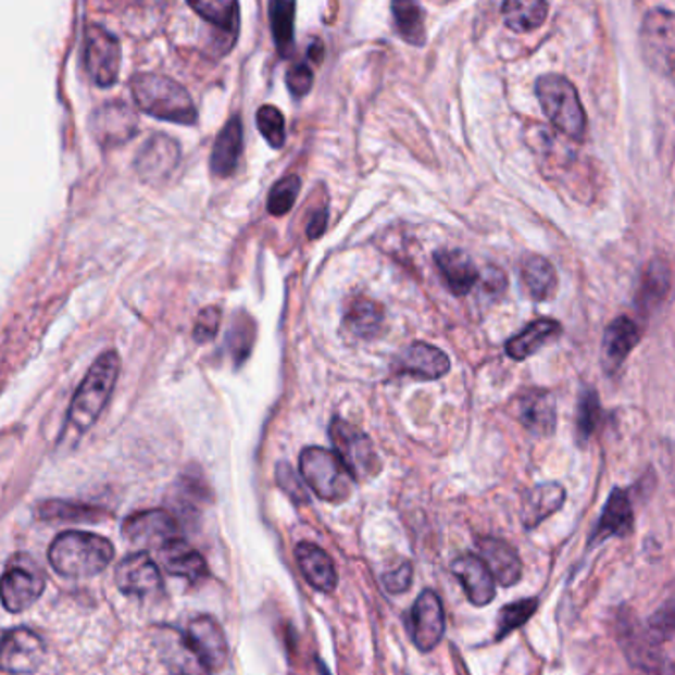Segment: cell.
<instances>
[{"instance_id":"cell-48","label":"cell","mask_w":675,"mask_h":675,"mask_svg":"<svg viewBox=\"0 0 675 675\" xmlns=\"http://www.w3.org/2000/svg\"><path fill=\"white\" fill-rule=\"evenodd\" d=\"M483 280L484 290L490 292V295H502L505 289V275L500 268H488L484 275H480Z\"/></svg>"},{"instance_id":"cell-2","label":"cell","mask_w":675,"mask_h":675,"mask_svg":"<svg viewBox=\"0 0 675 675\" xmlns=\"http://www.w3.org/2000/svg\"><path fill=\"white\" fill-rule=\"evenodd\" d=\"M115 549L105 537L87 532H65L50 547V563L67 579H86L99 575L113 561Z\"/></svg>"},{"instance_id":"cell-33","label":"cell","mask_w":675,"mask_h":675,"mask_svg":"<svg viewBox=\"0 0 675 675\" xmlns=\"http://www.w3.org/2000/svg\"><path fill=\"white\" fill-rule=\"evenodd\" d=\"M188 7L205 22L214 24L220 33L229 34L234 40L239 33V4L237 0H188Z\"/></svg>"},{"instance_id":"cell-41","label":"cell","mask_w":675,"mask_h":675,"mask_svg":"<svg viewBox=\"0 0 675 675\" xmlns=\"http://www.w3.org/2000/svg\"><path fill=\"white\" fill-rule=\"evenodd\" d=\"M600 403L595 389H585L580 393L577 409V435L580 440H589L599 427Z\"/></svg>"},{"instance_id":"cell-13","label":"cell","mask_w":675,"mask_h":675,"mask_svg":"<svg viewBox=\"0 0 675 675\" xmlns=\"http://www.w3.org/2000/svg\"><path fill=\"white\" fill-rule=\"evenodd\" d=\"M123 534L130 543L142 549H161L171 539L180 537V527L171 512L147 510L127 517V522L123 524Z\"/></svg>"},{"instance_id":"cell-4","label":"cell","mask_w":675,"mask_h":675,"mask_svg":"<svg viewBox=\"0 0 675 675\" xmlns=\"http://www.w3.org/2000/svg\"><path fill=\"white\" fill-rule=\"evenodd\" d=\"M537 99L551 125L568 139L585 140L587 113L575 86L563 75L549 74L536 84Z\"/></svg>"},{"instance_id":"cell-38","label":"cell","mask_w":675,"mask_h":675,"mask_svg":"<svg viewBox=\"0 0 675 675\" xmlns=\"http://www.w3.org/2000/svg\"><path fill=\"white\" fill-rule=\"evenodd\" d=\"M537 607H539V600L534 599V597L532 599L515 600V602L505 604L504 609L500 611V616H498V634H496V638L502 640L508 634L522 628L525 622L536 614Z\"/></svg>"},{"instance_id":"cell-32","label":"cell","mask_w":675,"mask_h":675,"mask_svg":"<svg viewBox=\"0 0 675 675\" xmlns=\"http://www.w3.org/2000/svg\"><path fill=\"white\" fill-rule=\"evenodd\" d=\"M547 0H505L502 7L505 26L514 33H532L547 21Z\"/></svg>"},{"instance_id":"cell-20","label":"cell","mask_w":675,"mask_h":675,"mask_svg":"<svg viewBox=\"0 0 675 675\" xmlns=\"http://www.w3.org/2000/svg\"><path fill=\"white\" fill-rule=\"evenodd\" d=\"M478 555L490 568L496 583H500L502 587H514L515 583L522 579V573H524L522 559L514 547L504 539H496V537L478 539Z\"/></svg>"},{"instance_id":"cell-23","label":"cell","mask_w":675,"mask_h":675,"mask_svg":"<svg viewBox=\"0 0 675 675\" xmlns=\"http://www.w3.org/2000/svg\"><path fill=\"white\" fill-rule=\"evenodd\" d=\"M520 421L534 435H553L558 425V405L553 396L546 389H529L520 399Z\"/></svg>"},{"instance_id":"cell-46","label":"cell","mask_w":675,"mask_h":675,"mask_svg":"<svg viewBox=\"0 0 675 675\" xmlns=\"http://www.w3.org/2000/svg\"><path fill=\"white\" fill-rule=\"evenodd\" d=\"M312 84H314V74L307 64L292 65L287 72V86L295 97L307 96L311 91Z\"/></svg>"},{"instance_id":"cell-37","label":"cell","mask_w":675,"mask_h":675,"mask_svg":"<svg viewBox=\"0 0 675 675\" xmlns=\"http://www.w3.org/2000/svg\"><path fill=\"white\" fill-rule=\"evenodd\" d=\"M255 336H258V324L253 321V316L247 314L246 311L237 312L232 321V328L227 333V350L236 365L243 364L249 358L255 346Z\"/></svg>"},{"instance_id":"cell-17","label":"cell","mask_w":675,"mask_h":675,"mask_svg":"<svg viewBox=\"0 0 675 675\" xmlns=\"http://www.w3.org/2000/svg\"><path fill=\"white\" fill-rule=\"evenodd\" d=\"M452 575L461 580L462 589L474 607H486L496 597V579L480 555H461L452 561Z\"/></svg>"},{"instance_id":"cell-35","label":"cell","mask_w":675,"mask_h":675,"mask_svg":"<svg viewBox=\"0 0 675 675\" xmlns=\"http://www.w3.org/2000/svg\"><path fill=\"white\" fill-rule=\"evenodd\" d=\"M397 33L413 46L425 43V22L418 0H391Z\"/></svg>"},{"instance_id":"cell-1","label":"cell","mask_w":675,"mask_h":675,"mask_svg":"<svg viewBox=\"0 0 675 675\" xmlns=\"http://www.w3.org/2000/svg\"><path fill=\"white\" fill-rule=\"evenodd\" d=\"M118 367L121 362L115 352H105L97 358L70 405L60 447H74L75 442H79L103 413V409L108 408L117 384Z\"/></svg>"},{"instance_id":"cell-24","label":"cell","mask_w":675,"mask_h":675,"mask_svg":"<svg viewBox=\"0 0 675 675\" xmlns=\"http://www.w3.org/2000/svg\"><path fill=\"white\" fill-rule=\"evenodd\" d=\"M157 551H159L162 567L166 568V573H171L174 577H183L190 583H198V580L208 577V565H205L204 558L180 537L171 539L168 543H164Z\"/></svg>"},{"instance_id":"cell-16","label":"cell","mask_w":675,"mask_h":675,"mask_svg":"<svg viewBox=\"0 0 675 675\" xmlns=\"http://www.w3.org/2000/svg\"><path fill=\"white\" fill-rule=\"evenodd\" d=\"M115 580L121 592L140 599L162 589L161 568L145 551L123 559L115 571Z\"/></svg>"},{"instance_id":"cell-21","label":"cell","mask_w":675,"mask_h":675,"mask_svg":"<svg viewBox=\"0 0 675 675\" xmlns=\"http://www.w3.org/2000/svg\"><path fill=\"white\" fill-rule=\"evenodd\" d=\"M297 563H299L302 577L309 580L312 589L321 592H333L338 585V573L334 567V561L322 547L311 541H302L295 549Z\"/></svg>"},{"instance_id":"cell-49","label":"cell","mask_w":675,"mask_h":675,"mask_svg":"<svg viewBox=\"0 0 675 675\" xmlns=\"http://www.w3.org/2000/svg\"><path fill=\"white\" fill-rule=\"evenodd\" d=\"M326 222H328V212H326V208L316 210V212L311 215L309 224H307V236H309V239H318V237L324 234V229H326Z\"/></svg>"},{"instance_id":"cell-9","label":"cell","mask_w":675,"mask_h":675,"mask_svg":"<svg viewBox=\"0 0 675 675\" xmlns=\"http://www.w3.org/2000/svg\"><path fill=\"white\" fill-rule=\"evenodd\" d=\"M43 589L46 579L40 568L36 567L33 561L22 565L18 558L12 561L11 567L4 571L0 579V600L7 611L16 614L30 609L34 602L42 597Z\"/></svg>"},{"instance_id":"cell-19","label":"cell","mask_w":675,"mask_h":675,"mask_svg":"<svg viewBox=\"0 0 675 675\" xmlns=\"http://www.w3.org/2000/svg\"><path fill=\"white\" fill-rule=\"evenodd\" d=\"M633 527L634 512L630 498L621 488H614L600 514L599 524L590 534V547L600 546L611 537H626L633 532Z\"/></svg>"},{"instance_id":"cell-43","label":"cell","mask_w":675,"mask_h":675,"mask_svg":"<svg viewBox=\"0 0 675 675\" xmlns=\"http://www.w3.org/2000/svg\"><path fill=\"white\" fill-rule=\"evenodd\" d=\"M275 476H277V484L280 486V490L287 493L289 498H292L297 504L309 502V493H307V488H304V480H300L297 472L292 471L287 462H279L277 464Z\"/></svg>"},{"instance_id":"cell-12","label":"cell","mask_w":675,"mask_h":675,"mask_svg":"<svg viewBox=\"0 0 675 675\" xmlns=\"http://www.w3.org/2000/svg\"><path fill=\"white\" fill-rule=\"evenodd\" d=\"M445 609L435 590H423L411 609V638L421 652H430L445 636Z\"/></svg>"},{"instance_id":"cell-39","label":"cell","mask_w":675,"mask_h":675,"mask_svg":"<svg viewBox=\"0 0 675 675\" xmlns=\"http://www.w3.org/2000/svg\"><path fill=\"white\" fill-rule=\"evenodd\" d=\"M648 634L652 636L654 642H667L675 638V589L672 595L655 609L654 614L646 622Z\"/></svg>"},{"instance_id":"cell-29","label":"cell","mask_w":675,"mask_h":675,"mask_svg":"<svg viewBox=\"0 0 675 675\" xmlns=\"http://www.w3.org/2000/svg\"><path fill=\"white\" fill-rule=\"evenodd\" d=\"M565 502V490L561 484H539L525 493L522 505V522L525 529H534L541 522H546L549 515L555 514Z\"/></svg>"},{"instance_id":"cell-11","label":"cell","mask_w":675,"mask_h":675,"mask_svg":"<svg viewBox=\"0 0 675 675\" xmlns=\"http://www.w3.org/2000/svg\"><path fill=\"white\" fill-rule=\"evenodd\" d=\"M46 646L28 628H14L0 640V670L7 674H30L42 664Z\"/></svg>"},{"instance_id":"cell-36","label":"cell","mask_w":675,"mask_h":675,"mask_svg":"<svg viewBox=\"0 0 675 675\" xmlns=\"http://www.w3.org/2000/svg\"><path fill=\"white\" fill-rule=\"evenodd\" d=\"M295 11H297V0H271L268 4L271 30H273V38L279 48L280 55H289L292 50Z\"/></svg>"},{"instance_id":"cell-7","label":"cell","mask_w":675,"mask_h":675,"mask_svg":"<svg viewBox=\"0 0 675 675\" xmlns=\"http://www.w3.org/2000/svg\"><path fill=\"white\" fill-rule=\"evenodd\" d=\"M330 440L334 452L342 459L348 471L358 480H370L382 472V461L374 449V442L362 430L348 421L336 417L330 423Z\"/></svg>"},{"instance_id":"cell-27","label":"cell","mask_w":675,"mask_h":675,"mask_svg":"<svg viewBox=\"0 0 675 675\" xmlns=\"http://www.w3.org/2000/svg\"><path fill=\"white\" fill-rule=\"evenodd\" d=\"M435 263L447 287L459 297L471 292L480 280V273L472 259L459 249H442L435 255Z\"/></svg>"},{"instance_id":"cell-50","label":"cell","mask_w":675,"mask_h":675,"mask_svg":"<svg viewBox=\"0 0 675 675\" xmlns=\"http://www.w3.org/2000/svg\"><path fill=\"white\" fill-rule=\"evenodd\" d=\"M176 675H180V674H176Z\"/></svg>"},{"instance_id":"cell-42","label":"cell","mask_w":675,"mask_h":675,"mask_svg":"<svg viewBox=\"0 0 675 675\" xmlns=\"http://www.w3.org/2000/svg\"><path fill=\"white\" fill-rule=\"evenodd\" d=\"M258 127L273 149H283L287 133H285V117L275 105H263L258 111Z\"/></svg>"},{"instance_id":"cell-8","label":"cell","mask_w":675,"mask_h":675,"mask_svg":"<svg viewBox=\"0 0 675 675\" xmlns=\"http://www.w3.org/2000/svg\"><path fill=\"white\" fill-rule=\"evenodd\" d=\"M84 64L96 86H113L121 72V46L117 38L101 26H89L86 30Z\"/></svg>"},{"instance_id":"cell-6","label":"cell","mask_w":675,"mask_h":675,"mask_svg":"<svg viewBox=\"0 0 675 675\" xmlns=\"http://www.w3.org/2000/svg\"><path fill=\"white\" fill-rule=\"evenodd\" d=\"M640 50L646 65L658 75L675 72V12L652 9L640 26Z\"/></svg>"},{"instance_id":"cell-45","label":"cell","mask_w":675,"mask_h":675,"mask_svg":"<svg viewBox=\"0 0 675 675\" xmlns=\"http://www.w3.org/2000/svg\"><path fill=\"white\" fill-rule=\"evenodd\" d=\"M93 515L96 510L87 505L67 504V502H48L40 505V517L46 520H86Z\"/></svg>"},{"instance_id":"cell-22","label":"cell","mask_w":675,"mask_h":675,"mask_svg":"<svg viewBox=\"0 0 675 675\" xmlns=\"http://www.w3.org/2000/svg\"><path fill=\"white\" fill-rule=\"evenodd\" d=\"M640 342V330L628 316H618L616 321H612L607 330H604V340H602V365L609 374L618 372L628 354L636 348V343Z\"/></svg>"},{"instance_id":"cell-25","label":"cell","mask_w":675,"mask_h":675,"mask_svg":"<svg viewBox=\"0 0 675 675\" xmlns=\"http://www.w3.org/2000/svg\"><path fill=\"white\" fill-rule=\"evenodd\" d=\"M626 633V640H622V648L628 652V660L640 675H675V665L665 660L664 654H660L658 646L660 643L652 640V636L646 630L642 634Z\"/></svg>"},{"instance_id":"cell-47","label":"cell","mask_w":675,"mask_h":675,"mask_svg":"<svg viewBox=\"0 0 675 675\" xmlns=\"http://www.w3.org/2000/svg\"><path fill=\"white\" fill-rule=\"evenodd\" d=\"M411 580H413V567H411V563H403V565H397L396 568L387 571L384 575V587L391 595H401V592L409 590Z\"/></svg>"},{"instance_id":"cell-26","label":"cell","mask_w":675,"mask_h":675,"mask_svg":"<svg viewBox=\"0 0 675 675\" xmlns=\"http://www.w3.org/2000/svg\"><path fill=\"white\" fill-rule=\"evenodd\" d=\"M243 149V125L241 118L232 117L220 130L210 157V168L217 178H227L236 172Z\"/></svg>"},{"instance_id":"cell-5","label":"cell","mask_w":675,"mask_h":675,"mask_svg":"<svg viewBox=\"0 0 675 675\" xmlns=\"http://www.w3.org/2000/svg\"><path fill=\"white\" fill-rule=\"evenodd\" d=\"M302 480L324 502L340 504L354 490V476L333 450L309 447L300 454Z\"/></svg>"},{"instance_id":"cell-44","label":"cell","mask_w":675,"mask_h":675,"mask_svg":"<svg viewBox=\"0 0 675 675\" xmlns=\"http://www.w3.org/2000/svg\"><path fill=\"white\" fill-rule=\"evenodd\" d=\"M222 324V311L217 307H205L193 324V340L198 343L212 342Z\"/></svg>"},{"instance_id":"cell-31","label":"cell","mask_w":675,"mask_h":675,"mask_svg":"<svg viewBox=\"0 0 675 675\" xmlns=\"http://www.w3.org/2000/svg\"><path fill=\"white\" fill-rule=\"evenodd\" d=\"M522 279L534 300H549L558 290L555 267L541 255H529L522 263Z\"/></svg>"},{"instance_id":"cell-14","label":"cell","mask_w":675,"mask_h":675,"mask_svg":"<svg viewBox=\"0 0 675 675\" xmlns=\"http://www.w3.org/2000/svg\"><path fill=\"white\" fill-rule=\"evenodd\" d=\"M137 130H139L137 113L121 101L105 103L91 115V133L97 142L103 147L125 145L137 135Z\"/></svg>"},{"instance_id":"cell-28","label":"cell","mask_w":675,"mask_h":675,"mask_svg":"<svg viewBox=\"0 0 675 675\" xmlns=\"http://www.w3.org/2000/svg\"><path fill=\"white\" fill-rule=\"evenodd\" d=\"M672 289V268L665 259L655 258L643 268L642 280L636 295V304L642 314L654 312Z\"/></svg>"},{"instance_id":"cell-18","label":"cell","mask_w":675,"mask_h":675,"mask_svg":"<svg viewBox=\"0 0 675 675\" xmlns=\"http://www.w3.org/2000/svg\"><path fill=\"white\" fill-rule=\"evenodd\" d=\"M397 374L413 375L418 379H440L442 375L449 374V355L439 350L437 346L430 343L415 342L405 348L401 354L397 355Z\"/></svg>"},{"instance_id":"cell-30","label":"cell","mask_w":675,"mask_h":675,"mask_svg":"<svg viewBox=\"0 0 675 675\" xmlns=\"http://www.w3.org/2000/svg\"><path fill=\"white\" fill-rule=\"evenodd\" d=\"M561 324L551 318L532 322L522 333L515 334L510 342L505 343V352L512 360H527L529 355L536 354L546 343L555 340L561 334Z\"/></svg>"},{"instance_id":"cell-15","label":"cell","mask_w":675,"mask_h":675,"mask_svg":"<svg viewBox=\"0 0 675 675\" xmlns=\"http://www.w3.org/2000/svg\"><path fill=\"white\" fill-rule=\"evenodd\" d=\"M180 162V147L166 135H152L135 161L137 174L145 183H164Z\"/></svg>"},{"instance_id":"cell-3","label":"cell","mask_w":675,"mask_h":675,"mask_svg":"<svg viewBox=\"0 0 675 675\" xmlns=\"http://www.w3.org/2000/svg\"><path fill=\"white\" fill-rule=\"evenodd\" d=\"M133 99L150 117L171 121L178 125H193L198 111L192 97L178 82L157 74L135 75L130 79Z\"/></svg>"},{"instance_id":"cell-10","label":"cell","mask_w":675,"mask_h":675,"mask_svg":"<svg viewBox=\"0 0 675 675\" xmlns=\"http://www.w3.org/2000/svg\"><path fill=\"white\" fill-rule=\"evenodd\" d=\"M184 643L210 674L222 670L227 662V655H229L227 638L220 622L208 614H202L188 624V630L184 634Z\"/></svg>"},{"instance_id":"cell-40","label":"cell","mask_w":675,"mask_h":675,"mask_svg":"<svg viewBox=\"0 0 675 675\" xmlns=\"http://www.w3.org/2000/svg\"><path fill=\"white\" fill-rule=\"evenodd\" d=\"M300 192V178L290 174L280 178L279 183L271 188L267 198L268 214L285 215L297 202Z\"/></svg>"},{"instance_id":"cell-34","label":"cell","mask_w":675,"mask_h":675,"mask_svg":"<svg viewBox=\"0 0 675 675\" xmlns=\"http://www.w3.org/2000/svg\"><path fill=\"white\" fill-rule=\"evenodd\" d=\"M384 309L372 299L358 297L346 312V326L358 338H374L382 330Z\"/></svg>"}]
</instances>
